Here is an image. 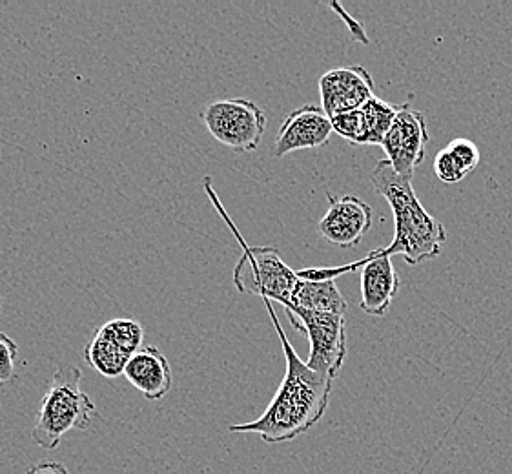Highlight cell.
I'll return each mask as SVG.
<instances>
[{
	"mask_svg": "<svg viewBox=\"0 0 512 474\" xmlns=\"http://www.w3.org/2000/svg\"><path fill=\"white\" fill-rule=\"evenodd\" d=\"M332 8H336V10L339 11V17H341L343 21L349 22V26L350 28H352V30L350 31H352V35H354L356 39H361V41L363 42H369L367 41V37H365V33H363V31H361V28H359L358 22L350 21L349 15H347V11L343 10V8H339L338 4H334Z\"/></svg>",
	"mask_w": 512,
	"mask_h": 474,
	"instance_id": "obj_18",
	"label": "cell"
},
{
	"mask_svg": "<svg viewBox=\"0 0 512 474\" xmlns=\"http://www.w3.org/2000/svg\"><path fill=\"white\" fill-rule=\"evenodd\" d=\"M285 310L292 327L307 334L310 341L308 367L336 380L343 361L347 358L345 316L310 312L296 307Z\"/></svg>",
	"mask_w": 512,
	"mask_h": 474,
	"instance_id": "obj_6",
	"label": "cell"
},
{
	"mask_svg": "<svg viewBox=\"0 0 512 474\" xmlns=\"http://www.w3.org/2000/svg\"><path fill=\"white\" fill-rule=\"evenodd\" d=\"M480 165V150L469 139H454L434 157V174L447 185L460 183Z\"/></svg>",
	"mask_w": 512,
	"mask_h": 474,
	"instance_id": "obj_15",
	"label": "cell"
},
{
	"mask_svg": "<svg viewBox=\"0 0 512 474\" xmlns=\"http://www.w3.org/2000/svg\"><path fill=\"white\" fill-rule=\"evenodd\" d=\"M328 210L319 221V234L341 248L358 247L372 228V208L361 197L327 192Z\"/></svg>",
	"mask_w": 512,
	"mask_h": 474,
	"instance_id": "obj_10",
	"label": "cell"
},
{
	"mask_svg": "<svg viewBox=\"0 0 512 474\" xmlns=\"http://www.w3.org/2000/svg\"><path fill=\"white\" fill-rule=\"evenodd\" d=\"M81 382L82 372L77 367H61L55 371L42 396L37 422L31 431L33 444L44 451H53L61 444L64 434L90 427L97 407L82 391Z\"/></svg>",
	"mask_w": 512,
	"mask_h": 474,
	"instance_id": "obj_3",
	"label": "cell"
},
{
	"mask_svg": "<svg viewBox=\"0 0 512 474\" xmlns=\"http://www.w3.org/2000/svg\"><path fill=\"white\" fill-rule=\"evenodd\" d=\"M0 312H2V298H0Z\"/></svg>",
	"mask_w": 512,
	"mask_h": 474,
	"instance_id": "obj_19",
	"label": "cell"
},
{
	"mask_svg": "<svg viewBox=\"0 0 512 474\" xmlns=\"http://www.w3.org/2000/svg\"><path fill=\"white\" fill-rule=\"evenodd\" d=\"M19 358V345L11 340L6 332H0V383H8L15 378V365Z\"/></svg>",
	"mask_w": 512,
	"mask_h": 474,
	"instance_id": "obj_16",
	"label": "cell"
},
{
	"mask_svg": "<svg viewBox=\"0 0 512 474\" xmlns=\"http://www.w3.org/2000/svg\"><path fill=\"white\" fill-rule=\"evenodd\" d=\"M334 134L332 121L316 104H305L288 115L274 143V154L285 157L292 152L327 145Z\"/></svg>",
	"mask_w": 512,
	"mask_h": 474,
	"instance_id": "obj_11",
	"label": "cell"
},
{
	"mask_svg": "<svg viewBox=\"0 0 512 474\" xmlns=\"http://www.w3.org/2000/svg\"><path fill=\"white\" fill-rule=\"evenodd\" d=\"M201 121L217 143L237 154L254 152L267 130L263 108L248 99H223L203 108Z\"/></svg>",
	"mask_w": 512,
	"mask_h": 474,
	"instance_id": "obj_5",
	"label": "cell"
},
{
	"mask_svg": "<svg viewBox=\"0 0 512 474\" xmlns=\"http://www.w3.org/2000/svg\"><path fill=\"white\" fill-rule=\"evenodd\" d=\"M144 329L139 321L119 318L104 323L84 349V360L104 378L124 374L128 361L143 349Z\"/></svg>",
	"mask_w": 512,
	"mask_h": 474,
	"instance_id": "obj_7",
	"label": "cell"
},
{
	"mask_svg": "<svg viewBox=\"0 0 512 474\" xmlns=\"http://www.w3.org/2000/svg\"><path fill=\"white\" fill-rule=\"evenodd\" d=\"M310 310V312H323V314H336L345 316L347 314V299L339 292L336 281H312V279H301L297 281L296 289L292 292L290 303L285 309Z\"/></svg>",
	"mask_w": 512,
	"mask_h": 474,
	"instance_id": "obj_14",
	"label": "cell"
},
{
	"mask_svg": "<svg viewBox=\"0 0 512 474\" xmlns=\"http://www.w3.org/2000/svg\"><path fill=\"white\" fill-rule=\"evenodd\" d=\"M203 186H205L208 197L212 199L217 212L225 219L226 225L230 227L232 234L239 241V245L243 247V256L239 258L236 268H234L236 289L243 294L261 296L270 303L277 301L283 307H288L292 292L296 289L297 281H299L296 270L288 267L276 248L250 247L241 236V232L237 230L234 221L226 214V210L221 205L216 190L212 186V179L205 177Z\"/></svg>",
	"mask_w": 512,
	"mask_h": 474,
	"instance_id": "obj_4",
	"label": "cell"
},
{
	"mask_svg": "<svg viewBox=\"0 0 512 474\" xmlns=\"http://www.w3.org/2000/svg\"><path fill=\"white\" fill-rule=\"evenodd\" d=\"M370 181L379 196L385 197L394 216V239L389 247L374 250V256H401L409 265L434 259L447 241V230L431 216L412 188L410 177L398 174L387 159L374 166Z\"/></svg>",
	"mask_w": 512,
	"mask_h": 474,
	"instance_id": "obj_2",
	"label": "cell"
},
{
	"mask_svg": "<svg viewBox=\"0 0 512 474\" xmlns=\"http://www.w3.org/2000/svg\"><path fill=\"white\" fill-rule=\"evenodd\" d=\"M263 301L283 345L287 372L267 411L254 422L230 425V433L259 434L267 444H283L307 434L325 416L334 380L310 369L307 361L297 356L272 303Z\"/></svg>",
	"mask_w": 512,
	"mask_h": 474,
	"instance_id": "obj_1",
	"label": "cell"
},
{
	"mask_svg": "<svg viewBox=\"0 0 512 474\" xmlns=\"http://www.w3.org/2000/svg\"><path fill=\"white\" fill-rule=\"evenodd\" d=\"M374 79L363 66H341L319 79L321 108L332 119L336 115L358 110L374 99Z\"/></svg>",
	"mask_w": 512,
	"mask_h": 474,
	"instance_id": "obj_9",
	"label": "cell"
},
{
	"mask_svg": "<svg viewBox=\"0 0 512 474\" xmlns=\"http://www.w3.org/2000/svg\"><path fill=\"white\" fill-rule=\"evenodd\" d=\"M124 376L150 402L163 400L174 385L172 367L155 345H146L135 352L124 369Z\"/></svg>",
	"mask_w": 512,
	"mask_h": 474,
	"instance_id": "obj_13",
	"label": "cell"
},
{
	"mask_svg": "<svg viewBox=\"0 0 512 474\" xmlns=\"http://www.w3.org/2000/svg\"><path fill=\"white\" fill-rule=\"evenodd\" d=\"M396 108L385 103L383 99L374 97L369 103L363 104L358 110L332 117L334 134L349 141L350 145L369 146L383 145L385 135L389 134L394 123Z\"/></svg>",
	"mask_w": 512,
	"mask_h": 474,
	"instance_id": "obj_12",
	"label": "cell"
},
{
	"mask_svg": "<svg viewBox=\"0 0 512 474\" xmlns=\"http://www.w3.org/2000/svg\"><path fill=\"white\" fill-rule=\"evenodd\" d=\"M26 474H70V471L61 462L42 460L39 464L31 465Z\"/></svg>",
	"mask_w": 512,
	"mask_h": 474,
	"instance_id": "obj_17",
	"label": "cell"
},
{
	"mask_svg": "<svg viewBox=\"0 0 512 474\" xmlns=\"http://www.w3.org/2000/svg\"><path fill=\"white\" fill-rule=\"evenodd\" d=\"M431 141L425 115L409 104L396 108L394 123L381 148L392 168L405 177H414V170L425 161V150Z\"/></svg>",
	"mask_w": 512,
	"mask_h": 474,
	"instance_id": "obj_8",
	"label": "cell"
}]
</instances>
